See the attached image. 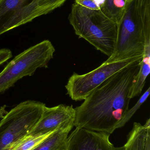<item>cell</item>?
Here are the masks:
<instances>
[{"label":"cell","mask_w":150,"mask_h":150,"mask_svg":"<svg viewBox=\"0 0 150 150\" xmlns=\"http://www.w3.org/2000/svg\"><path fill=\"white\" fill-rule=\"evenodd\" d=\"M141 60L111 76L75 108V127L112 134L129 109V91Z\"/></svg>","instance_id":"1"},{"label":"cell","mask_w":150,"mask_h":150,"mask_svg":"<svg viewBox=\"0 0 150 150\" xmlns=\"http://www.w3.org/2000/svg\"><path fill=\"white\" fill-rule=\"evenodd\" d=\"M150 36V0H128L118 25L112 54L105 63L143 56L146 38Z\"/></svg>","instance_id":"2"},{"label":"cell","mask_w":150,"mask_h":150,"mask_svg":"<svg viewBox=\"0 0 150 150\" xmlns=\"http://www.w3.org/2000/svg\"><path fill=\"white\" fill-rule=\"evenodd\" d=\"M75 33L110 57L114 51L118 24L101 9L92 10L77 4L72 5L68 17Z\"/></svg>","instance_id":"3"},{"label":"cell","mask_w":150,"mask_h":150,"mask_svg":"<svg viewBox=\"0 0 150 150\" xmlns=\"http://www.w3.org/2000/svg\"><path fill=\"white\" fill-rule=\"evenodd\" d=\"M45 104L27 100L8 112L0 121V150H10L27 136L41 117Z\"/></svg>","instance_id":"4"},{"label":"cell","mask_w":150,"mask_h":150,"mask_svg":"<svg viewBox=\"0 0 150 150\" xmlns=\"http://www.w3.org/2000/svg\"><path fill=\"white\" fill-rule=\"evenodd\" d=\"M55 52L51 41L44 40L16 56L0 73V93L24 77L33 76L38 69L48 68Z\"/></svg>","instance_id":"5"},{"label":"cell","mask_w":150,"mask_h":150,"mask_svg":"<svg viewBox=\"0 0 150 150\" xmlns=\"http://www.w3.org/2000/svg\"><path fill=\"white\" fill-rule=\"evenodd\" d=\"M142 58L143 56H137L108 63L104 62L87 74L80 75L74 73L65 86L67 94L75 101L84 100L111 76Z\"/></svg>","instance_id":"6"},{"label":"cell","mask_w":150,"mask_h":150,"mask_svg":"<svg viewBox=\"0 0 150 150\" xmlns=\"http://www.w3.org/2000/svg\"><path fill=\"white\" fill-rule=\"evenodd\" d=\"M75 110L73 106L60 104L53 107H44L41 117L27 135L45 134L61 129L75 127Z\"/></svg>","instance_id":"7"},{"label":"cell","mask_w":150,"mask_h":150,"mask_svg":"<svg viewBox=\"0 0 150 150\" xmlns=\"http://www.w3.org/2000/svg\"><path fill=\"white\" fill-rule=\"evenodd\" d=\"M67 0H32L18 11L4 25L2 34L46 15L63 5Z\"/></svg>","instance_id":"8"},{"label":"cell","mask_w":150,"mask_h":150,"mask_svg":"<svg viewBox=\"0 0 150 150\" xmlns=\"http://www.w3.org/2000/svg\"><path fill=\"white\" fill-rule=\"evenodd\" d=\"M110 134L76 127L67 139V150H114Z\"/></svg>","instance_id":"9"},{"label":"cell","mask_w":150,"mask_h":150,"mask_svg":"<svg viewBox=\"0 0 150 150\" xmlns=\"http://www.w3.org/2000/svg\"><path fill=\"white\" fill-rule=\"evenodd\" d=\"M124 150H150V120L141 125L134 122L124 145Z\"/></svg>","instance_id":"10"},{"label":"cell","mask_w":150,"mask_h":150,"mask_svg":"<svg viewBox=\"0 0 150 150\" xmlns=\"http://www.w3.org/2000/svg\"><path fill=\"white\" fill-rule=\"evenodd\" d=\"M150 73V36L145 39L144 51L140 63V69L130 88L129 96L130 99L141 94L145 85L146 79Z\"/></svg>","instance_id":"11"},{"label":"cell","mask_w":150,"mask_h":150,"mask_svg":"<svg viewBox=\"0 0 150 150\" xmlns=\"http://www.w3.org/2000/svg\"><path fill=\"white\" fill-rule=\"evenodd\" d=\"M72 128L55 131L31 150H67V139Z\"/></svg>","instance_id":"12"},{"label":"cell","mask_w":150,"mask_h":150,"mask_svg":"<svg viewBox=\"0 0 150 150\" xmlns=\"http://www.w3.org/2000/svg\"><path fill=\"white\" fill-rule=\"evenodd\" d=\"M32 0H0V35L4 25L18 11Z\"/></svg>","instance_id":"13"},{"label":"cell","mask_w":150,"mask_h":150,"mask_svg":"<svg viewBox=\"0 0 150 150\" xmlns=\"http://www.w3.org/2000/svg\"><path fill=\"white\" fill-rule=\"evenodd\" d=\"M128 1V0H105L101 10L118 25L124 14Z\"/></svg>","instance_id":"14"},{"label":"cell","mask_w":150,"mask_h":150,"mask_svg":"<svg viewBox=\"0 0 150 150\" xmlns=\"http://www.w3.org/2000/svg\"><path fill=\"white\" fill-rule=\"evenodd\" d=\"M53 132L33 136H27L10 150H31Z\"/></svg>","instance_id":"15"},{"label":"cell","mask_w":150,"mask_h":150,"mask_svg":"<svg viewBox=\"0 0 150 150\" xmlns=\"http://www.w3.org/2000/svg\"><path fill=\"white\" fill-rule=\"evenodd\" d=\"M150 93V87H149L147 91L141 96V98L136 102V104L134 105V106L130 109H129L127 111L121 120L118 124L117 129L123 127L130 120L132 116L140 108L142 105H143L144 102L147 100L149 96Z\"/></svg>","instance_id":"16"},{"label":"cell","mask_w":150,"mask_h":150,"mask_svg":"<svg viewBox=\"0 0 150 150\" xmlns=\"http://www.w3.org/2000/svg\"><path fill=\"white\" fill-rule=\"evenodd\" d=\"M105 0H75V2L83 7L92 10L101 9Z\"/></svg>","instance_id":"17"},{"label":"cell","mask_w":150,"mask_h":150,"mask_svg":"<svg viewBox=\"0 0 150 150\" xmlns=\"http://www.w3.org/2000/svg\"><path fill=\"white\" fill-rule=\"evenodd\" d=\"M12 52L8 48L0 49V66L12 58Z\"/></svg>","instance_id":"18"},{"label":"cell","mask_w":150,"mask_h":150,"mask_svg":"<svg viewBox=\"0 0 150 150\" xmlns=\"http://www.w3.org/2000/svg\"><path fill=\"white\" fill-rule=\"evenodd\" d=\"M114 150H124V146L121 147H114Z\"/></svg>","instance_id":"19"}]
</instances>
